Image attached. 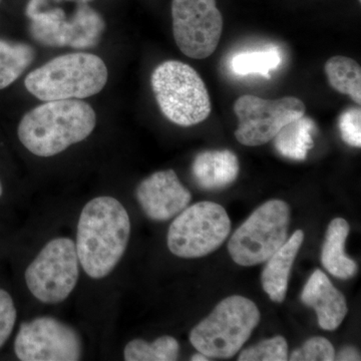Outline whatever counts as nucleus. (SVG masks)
Returning <instances> with one entry per match:
<instances>
[{
	"label": "nucleus",
	"mask_w": 361,
	"mask_h": 361,
	"mask_svg": "<svg viewBox=\"0 0 361 361\" xmlns=\"http://www.w3.org/2000/svg\"><path fill=\"white\" fill-rule=\"evenodd\" d=\"M0 1H1V0H0Z\"/></svg>",
	"instance_id": "c756f323"
},
{
	"label": "nucleus",
	"mask_w": 361,
	"mask_h": 361,
	"mask_svg": "<svg viewBox=\"0 0 361 361\" xmlns=\"http://www.w3.org/2000/svg\"><path fill=\"white\" fill-rule=\"evenodd\" d=\"M349 234L348 221L332 220L327 228L322 247V262L330 274L341 279H349L357 272V264L346 256L344 247Z\"/></svg>",
	"instance_id": "dca6fc26"
},
{
	"label": "nucleus",
	"mask_w": 361,
	"mask_h": 361,
	"mask_svg": "<svg viewBox=\"0 0 361 361\" xmlns=\"http://www.w3.org/2000/svg\"><path fill=\"white\" fill-rule=\"evenodd\" d=\"M14 353L21 361H77L82 358V342L71 325L42 316L21 323Z\"/></svg>",
	"instance_id": "9b49d317"
},
{
	"label": "nucleus",
	"mask_w": 361,
	"mask_h": 361,
	"mask_svg": "<svg viewBox=\"0 0 361 361\" xmlns=\"http://www.w3.org/2000/svg\"><path fill=\"white\" fill-rule=\"evenodd\" d=\"M290 209L281 200H271L256 209L232 235L228 251L235 263L250 267L266 262L287 239Z\"/></svg>",
	"instance_id": "423d86ee"
},
{
	"label": "nucleus",
	"mask_w": 361,
	"mask_h": 361,
	"mask_svg": "<svg viewBox=\"0 0 361 361\" xmlns=\"http://www.w3.org/2000/svg\"><path fill=\"white\" fill-rule=\"evenodd\" d=\"M315 130V123L310 118L302 116L287 123L275 135V148L285 158L305 160L308 152L314 146L312 135Z\"/></svg>",
	"instance_id": "f3484780"
},
{
	"label": "nucleus",
	"mask_w": 361,
	"mask_h": 361,
	"mask_svg": "<svg viewBox=\"0 0 361 361\" xmlns=\"http://www.w3.org/2000/svg\"><path fill=\"white\" fill-rule=\"evenodd\" d=\"M234 111L239 121L235 137L247 147L262 146L274 139L287 123L305 115L300 99L285 97L278 99L245 94L236 99Z\"/></svg>",
	"instance_id": "1a4fd4ad"
},
{
	"label": "nucleus",
	"mask_w": 361,
	"mask_h": 361,
	"mask_svg": "<svg viewBox=\"0 0 361 361\" xmlns=\"http://www.w3.org/2000/svg\"><path fill=\"white\" fill-rule=\"evenodd\" d=\"M135 197L147 217L168 221L179 215L192 200L189 190L183 186L175 171H159L142 180Z\"/></svg>",
	"instance_id": "f8f14e48"
},
{
	"label": "nucleus",
	"mask_w": 361,
	"mask_h": 361,
	"mask_svg": "<svg viewBox=\"0 0 361 361\" xmlns=\"http://www.w3.org/2000/svg\"><path fill=\"white\" fill-rule=\"evenodd\" d=\"M151 84L161 113L175 125L191 127L210 116V96L192 66L182 61H164L152 73Z\"/></svg>",
	"instance_id": "20e7f679"
},
{
	"label": "nucleus",
	"mask_w": 361,
	"mask_h": 361,
	"mask_svg": "<svg viewBox=\"0 0 361 361\" xmlns=\"http://www.w3.org/2000/svg\"><path fill=\"white\" fill-rule=\"evenodd\" d=\"M324 71L331 87L348 94L360 106L361 68L355 61L346 56H332L325 63Z\"/></svg>",
	"instance_id": "a211bd4d"
},
{
	"label": "nucleus",
	"mask_w": 361,
	"mask_h": 361,
	"mask_svg": "<svg viewBox=\"0 0 361 361\" xmlns=\"http://www.w3.org/2000/svg\"><path fill=\"white\" fill-rule=\"evenodd\" d=\"M35 58V49L30 45L0 39V90L20 78Z\"/></svg>",
	"instance_id": "6ab92c4d"
},
{
	"label": "nucleus",
	"mask_w": 361,
	"mask_h": 361,
	"mask_svg": "<svg viewBox=\"0 0 361 361\" xmlns=\"http://www.w3.org/2000/svg\"><path fill=\"white\" fill-rule=\"evenodd\" d=\"M103 59L87 52L56 56L25 78L28 92L42 102L85 99L102 92L108 82Z\"/></svg>",
	"instance_id": "7ed1b4c3"
},
{
	"label": "nucleus",
	"mask_w": 361,
	"mask_h": 361,
	"mask_svg": "<svg viewBox=\"0 0 361 361\" xmlns=\"http://www.w3.org/2000/svg\"><path fill=\"white\" fill-rule=\"evenodd\" d=\"M80 266L73 239H52L26 268V286L40 302H63L77 286Z\"/></svg>",
	"instance_id": "6e6552de"
},
{
	"label": "nucleus",
	"mask_w": 361,
	"mask_h": 361,
	"mask_svg": "<svg viewBox=\"0 0 361 361\" xmlns=\"http://www.w3.org/2000/svg\"><path fill=\"white\" fill-rule=\"evenodd\" d=\"M334 360H360V355L355 348H344L336 355Z\"/></svg>",
	"instance_id": "a878e982"
},
{
	"label": "nucleus",
	"mask_w": 361,
	"mask_h": 361,
	"mask_svg": "<svg viewBox=\"0 0 361 361\" xmlns=\"http://www.w3.org/2000/svg\"><path fill=\"white\" fill-rule=\"evenodd\" d=\"M336 358V350L329 339L316 336L308 339L302 348L291 353V361H332Z\"/></svg>",
	"instance_id": "5701e85b"
},
{
	"label": "nucleus",
	"mask_w": 361,
	"mask_h": 361,
	"mask_svg": "<svg viewBox=\"0 0 361 361\" xmlns=\"http://www.w3.org/2000/svg\"><path fill=\"white\" fill-rule=\"evenodd\" d=\"M301 301L314 310L318 324L329 331L336 330L348 314L345 297L319 269L315 270L306 282L301 293Z\"/></svg>",
	"instance_id": "ddd939ff"
},
{
	"label": "nucleus",
	"mask_w": 361,
	"mask_h": 361,
	"mask_svg": "<svg viewBox=\"0 0 361 361\" xmlns=\"http://www.w3.org/2000/svg\"><path fill=\"white\" fill-rule=\"evenodd\" d=\"M303 241L304 232L297 230L267 260L261 274V282L263 289L274 302H282L286 296L292 266Z\"/></svg>",
	"instance_id": "4468645a"
},
{
	"label": "nucleus",
	"mask_w": 361,
	"mask_h": 361,
	"mask_svg": "<svg viewBox=\"0 0 361 361\" xmlns=\"http://www.w3.org/2000/svg\"><path fill=\"white\" fill-rule=\"evenodd\" d=\"M173 33L188 58H209L217 49L223 18L216 0H172Z\"/></svg>",
	"instance_id": "9d476101"
},
{
	"label": "nucleus",
	"mask_w": 361,
	"mask_h": 361,
	"mask_svg": "<svg viewBox=\"0 0 361 361\" xmlns=\"http://www.w3.org/2000/svg\"><path fill=\"white\" fill-rule=\"evenodd\" d=\"M130 236L129 213L120 201L99 196L87 202L78 218L80 264L92 279L109 276L125 255Z\"/></svg>",
	"instance_id": "f257e3e1"
},
{
	"label": "nucleus",
	"mask_w": 361,
	"mask_h": 361,
	"mask_svg": "<svg viewBox=\"0 0 361 361\" xmlns=\"http://www.w3.org/2000/svg\"><path fill=\"white\" fill-rule=\"evenodd\" d=\"M339 130L342 140L355 148L361 147L360 108L348 109L339 118Z\"/></svg>",
	"instance_id": "b1692460"
},
{
	"label": "nucleus",
	"mask_w": 361,
	"mask_h": 361,
	"mask_svg": "<svg viewBox=\"0 0 361 361\" xmlns=\"http://www.w3.org/2000/svg\"><path fill=\"white\" fill-rule=\"evenodd\" d=\"M259 322L260 311L253 301L240 295L227 297L192 329L190 341L207 357H233Z\"/></svg>",
	"instance_id": "39448f33"
},
{
	"label": "nucleus",
	"mask_w": 361,
	"mask_h": 361,
	"mask_svg": "<svg viewBox=\"0 0 361 361\" xmlns=\"http://www.w3.org/2000/svg\"><path fill=\"white\" fill-rule=\"evenodd\" d=\"M2 194H4V188H2L1 180H0V198H1Z\"/></svg>",
	"instance_id": "cd10ccee"
},
{
	"label": "nucleus",
	"mask_w": 361,
	"mask_h": 361,
	"mask_svg": "<svg viewBox=\"0 0 361 361\" xmlns=\"http://www.w3.org/2000/svg\"><path fill=\"white\" fill-rule=\"evenodd\" d=\"M231 230V221L222 206L200 202L185 209L168 232L169 250L180 258H200L217 250Z\"/></svg>",
	"instance_id": "0eeeda50"
},
{
	"label": "nucleus",
	"mask_w": 361,
	"mask_h": 361,
	"mask_svg": "<svg viewBox=\"0 0 361 361\" xmlns=\"http://www.w3.org/2000/svg\"><path fill=\"white\" fill-rule=\"evenodd\" d=\"M180 344L174 337L164 336L149 343L142 339L130 341L123 349L126 361H175L179 357Z\"/></svg>",
	"instance_id": "aec40b11"
},
{
	"label": "nucleus",
	"mask_w": 361,
	"mask_h": 361,
	"mask_svg": "<svg viewBox=\"0 0 361 361\" xmlns=\"http://www.w3.org/2000/svg\"><path fill=\"white\" fill-rule=\"evenodd\" d=\"M281 63V56L277 49L266 51L243 52L232 59V70L239 75L257 73L270 78V71L275 70Z\"/></svg>",
	"instance_id": "412c9836"
},
{
	"label": "nucleus",
	"mask_w": 361,
	"mask_h": 361,
	"mask_svg": "<svg viewBox=\"0 0 361 361\" xmlns=\"http://www.w3.org/2000/svg\"><path fill=\"white\" fill-rule=\"evenodd\" d=\"M97 115L80 99L45 102L21 118L18 139L32 155L49 158L85 141L94 132Z\"/></svg>",
	"instance_id": "f03ea898"
},
{
	"label": "nucleus",
	"mask_w": 361,
	"mask_h": 361,
	"mask_svg": "<svg viewBox=\"0 0 361 361\" xmlns=\"http://www.w3.org/2000/svg\"><path fill=\"white\" fill-rule=\"evenodd\" d=\"M361 1V0H360V2Z\"/></svg>",
	"instance_id": "c85d7f7f"
},
{
	"label": "nucleus",
	"mask_w": 361,
	"mask_h": 361,
	"mask_svg": "<svg viewBox=\"0 0 361 361\" xmlns=\"http://www.w3.org/2000/svg\"><path fill=\"white\" fill-rule=\"evenodd\" d=\"M16 312L13 297L0 288V348L8 341L16 326Z\"/></svg>",
	"instance_id": "393cba45"
},
{
	"label": "nucleus",
	"mask_w": 361,
	"mask_h": 361,
	"mask_svg": "<svg viewBox=\"0 0 361 361\" xmlns=\"http://www.w3.org/2000/svg\"><path fill=\"white\" fill-rule=\"evenodd\" d=\"M191 360L193 361H208L209 358H207L205 355L203 353H199L197 355H193V357L191 358Z\"/></svg>",
	"instance_id": "bb28decb"
},
{
	"label": "nucleus",
	"mask_w": 361,
	"mask_h": 361,
	"mask_svg": "<svg viewBox=\"0 0 361 361\" xmlns=\"http://www.w3.org/2000/svg\"><path fill=\"white\" fill-rule=\"evenodd\" d=\"M238 360L286 361L288 360V344L283 336H275L242 351Z\"/></svg>",
	"instance_id": "4be33fe9"
},
{
	"label": "nucleus",
	"mask_w": 361,
	"mask_h": 361,
	"mask_svg": "<svg viewBox=\"0 0 361 361\" xmlns=\"http://www.w3.org/2000/svg\"><path fill=\"white\" fill-rule=\"evenodd\" d=\"M197 184L205 190H219L231 185L239 175V161L229 149L206 151L193 163Z\"/></svg>",
	"instance_id": "2eb2a0df"
}]
</instances>
